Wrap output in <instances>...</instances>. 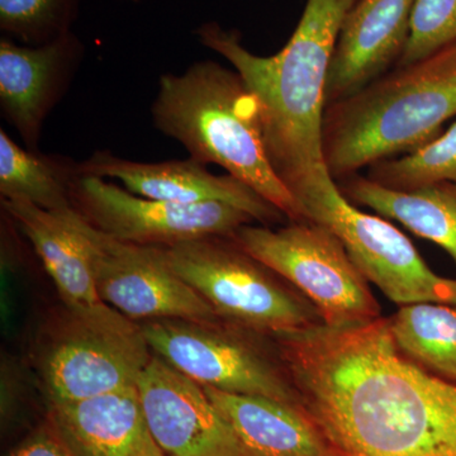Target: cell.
<instances>
[{"label":"cell","instance_id":"obj_1","mask_svg":"<svg viewBox=\"0 0 456 456\" xmlns=\"http://www.w3.org/2000/svg\"><path fill=\"white\" fill-rule=\"evenodd\" d=\"M272 336L332 456H456V384L404 358L386 317Z\"/></svg>","mask_w":456,"mask_h":456},{"label":"cell","instance_id":"obj_2","mask_svg":"<svg viewBox=\"0 0 456 456\" xmlns=\"http://www.w3.org/2000/svg\"><path fill=\"white\" fill-rule=\"evenodd\" d=\"M355 2L307 0L292 37L272 56L251 53L239 32L217 22L203 23L194 31L198 41L226 59L256 95L269 160L288 189L325 164L327 80L342 23Z\"/></svg>","mask_w":456,"mask_h":456},{"label":"cell","instance_id":"obj_3","mask_svg":"<svg viewBox=\"0 0 456 456\" xmlns=\"http://www.w3.org/2000/svg\"><path fill=\"white\" fill-rule=\"evenodd\" d=\"M152 122L191 159L218 165L284 213L305 220L301 207L270 163L259 101L235 69L203 60L182 74H164Z\"/></svg>","mask_w":456,"mask_h":456},{"label":"cell","instance_id":"obj_4","mask_svg":"<svg viewBox=\"0 0 456 456\" xmlns=\"http://www.w3.org/2000/svg\"><path fill=\"white\" fill-rule=\"evenodd\" d=\"M456 117V44L395 66L355 94L326 107L323 161L338 182L362 167L415 151Z\"/></svg>","mask_w":456,"mask_h":456},{"label":"cell","instance_id":"obj_5","mask_svg":"<svg viewBox=\"0 0 456 456\" xmlns=\"http://www.w3.org/2000/svg\"><path fill=\"white\" fill-rule=\"evenodd\" d=\"M305 220L317 222L340 239L351 259L389 299L401 305L456 303V279L440 277L401 230L379 215L362 212L318 165L289 187Z\"/></svg>","mask_w":456,"mask_h":456},{"label":"cell","instance_id":"obj_6","mask_svg":"<svg viewBox=\"0 0 456 456\" xmlns=\"http://www.w3.org/2000/svg\"><path fill=\"white\" fill-rule=\"evenodd\" d=\"M167 254L222 320L266 335L325 325L307 297L231 237L191 240L167 248Z\"/></svg>","mask_w":456,"mask_h":456},{"label":"cell","instance_id":"obj_7","mask_svg":"<svg viewBox=\"0 0 456 456\" xmlns=\"http://www.w3.org/2000/svg\"><path fill=\"white\" fill-rule=\"evenodd\" d=\"M150 349L202 387L302 407L277 341L228 321L139 323Z\"/></svg>","mask_w":456,"mask_h":456},{"label":"cell","instance_id":"obj_8","mask_svg":"<svg viewBox=\"0 0 456 456\" xmlns=\"http://www.w3.org/2000/svg\"><path fill=\"white\" fill-rule=\"evenodd\" d=\"M228 237L307 297L326 326L344 329L382 317L368 279L323 224L311 220L279 228L250 224Z\"/></svg>","mask_w":456,"mask_h":456},{"label":"cell","instance_id":"obj_9","mask_svg":"<svg viewBox=\"0 0 456 456\" xmlns=\"http://www.w3.org/2000/svg\"><path fill=\"white\" fill-rule=\"evenodd\" d=\"M93 277L102 301L134 322L222 318L171 266L167 248L121 241L86 220Z\"/></svg>","mask_w":456,"mask_h":456},{"label":"cell","instance_id":"obj_10","mask_svg":"<svg viewBox=\"0 0 456 456\" xmlns=\"http://www.w3.org/2000/svg\"><path fill=\"white\" fill-rule=\"evenodd\" d=\"M71 200L74 208L102 232L131 244L159 248L206 237H228L255 222L230 204L150 200L92 175L77 179Z\"/></svg>","mask_w":456,"mask_h":456},{"label":"cell","instance_id":"obj_11","mask_svg":"<svg viewBox=\"0 0 456 456\" xmlns=\"http://www.w3.org/2000/svg\"><path fill=\"white\" fill-rule=\"evenodd\" d=\"M152 354L139 323L128 318L102 322L69 314L66 326L42 358V379L50 403L134 387Z\"/></svg>","mask_w":456,"mask_h":456},{"label":"cell","instance_id":"obj_12","mask_svg":"<svg viewBox=\"0 0 456 456\" xmlns=\"http://www.w3.org/2000/svg\"><path fill=\"white\" fill-rule=\"evenodd\" d=\"M152 436L169 456H250L200 384L152 354L137 380Z\"/></svg>","mask_w":456,"mask_h":456},{"label":"cell","instance_id":"obj_13","mask_svg":"<svg viewBox=\"0 0 456 456\" xmlns=\"http://www.w3.org/2000/svg\"><path fill=\"white\" fill-rule=\"evenodd\" d=\"M86 55L73 31L40 46L0 41V114L29 150H38L47 117L64 98Z\"/></svg>","mask_w":456,"mask_h":456},{"label":"cell","instance_id":"obj_14","mask_svg":"<svg viewBox=\"0 0 456 456\" xmlns=\"http://www.w3.org/2000/svg\"><path fill=\"white\" fill-rule=\"evenodd\" d=\"M82 175L119 180L125 189L150 200L179 204L224 203L237 207L263 226L289 222L283 212L254 189L231 175H215L207 165L189 158L140 163L110 151H95L80 161Z\"/></svg>","mask_w":456,"mask_h":456},{"label":"cell","instance_id":"obj_15","mask_svg":"<svg viewBox=\"0 0 456 456\" xmlns=\"http://www.w3.org/2000/svg\"><path fill=\"white\" fill-rule=\"evenodd\" d=\"M2 207L40 257L70 316L102 322L127 318L99 297L86 218L74 207L50 211L23 200H2Z\"/></svg>","mask_w":456,"mask_h":456},{"label":"cell","instance_id":"obj_16","mask_svg":"<svg viewBox=\"0 0 456 456\" xmlns=\"http://www.w3.org/2000/svg\"><path fill=\"white\" fill-rule=\"evenodd\" d=\"M416 0H356L332 56L326 107L355 94L397 64L406 47Z\"/></svg>","mask_w":456,"mask_h":456},{"label":"cell","instance_id":"obj_17","mask_svg":"<svg viewBox=\"0 0 456 456\" xmlns=\"http://www.w3.org/2000/svg\"><path fill=\"white\" fill-rule=\"evenodd\" d=\"M47 419L79 456H167L150 430L137 386L50 403Z\"/></svg>","mask_w":456,"mask_h":456},{"label":"cell","instance_id":"obj_18","mask_svg":"<svg viewBox=\"0 0 456 456\" xmlns=\"http://www.w3.org/2000/svg\"><path fill=\"white\" fill-rule=\"evenodd\" d=\"M250 456H332L303 408L203 387Z\"/></svg>","mask_w":456,"mask_h":456},{"label":"cell","instance_id":"obj_19","mask_svg":"<svg viewBox=\"0 0 456 456\" xmlns=\"http://www.w3.org/2000/svg\"><path fill=\"white\" fill-rule=\"evenodd\" d=\"M342 196L356 207H365L450 255L456 265V182H437L397 191L378 184L367 175L353 174L338 180Z\"/></svg>","mask_w":456,"mask_h":456},{"label":"cell","instance_id":"obj_20","mask_svg":"<svg viewBox=\"0 0 456 456\" xmlns=\"http://www.w3.org/2000/svg\"><path fill=\"white\" fill-rule=\"evenodd\" d=\"M79 176L77 161L18 145L0 130L2 200H23L50 211L71 208V193Z\"/></svg>","mask_w":456,"mask_h":456},{"label":"cell","instance_id":"obj_21","mask_svg":"<svg viewBox=\"0 0 456 456\" xmlns=\"http://www.w3.org/2000/svg\"><path fill=\"white\" fill-rule=\"evenodd\" d=\"M387 326L395 347L417 367L456 384V303L401 305Z\"/></svg>","mask_w":456,"mask_h":456},{"label":"cell","instance_id":"obj_22","mask_svg":"<svg viewBox=\"0 0 456 456\" xmlns=\"http://www.w3.org/2000/svg\"><path fill=\"white\" fill-rule=\"evenodd\" d=\"M368 169L369 179L397 191L431 183L456 182V121L415 151L399 159H386Z\"/></svg>","mask_w":456,"mask_h":456},{"label":"cell","instance_id":"obj_23","mask_svg":"<svg viewBox=\"0 0 456 456\" xmlns=\"http://www.w3.org/2000/svg\"><path fill=\"white\" fill-rule=\"evenodd\" d=\"M80 0H0V29L28 46L49 44L71 32Z\"/></svg>","mask_w":456,"mask_h":456},{"label":"cell","instance_id":"obj_24","mask_svg":"<svg viewBox=\"0 0 456 456\" xmlns=\"http://www.w3.org/2000/svg\"><path fill=\"white\" fill-rule=\"evenodd\" d=\"M456 44V0H416L406 47L395 66L419 60Z\"/></svg>","mask_w":456,"mask_h":456},{"label":"cell","instance_id":"obj_25","mask_svg":"<svg viewBox=\"0 0 456 456\" xmlns=\"http://www.w3.org/2000/svg\"><path fill=\"white\" fill-rule=\"evenodd\" d=\"M8 456H79L68 443L62 439L61 435L50 424L42 426L31 436L27 437L20 445H18Z\"/></svg>","mask_w":456,"mask_h":456},{"label":"cell","instance_id":"obj_26","mask_svg":"<svg viewBox=\"0 0 456 456\" xmlns=\"http://www.w3.org/2000/svg\"><path fill=\"white\" fill-rule=\"evenodd\" d=\"M121 2L140 3L141 0H121Z\"/></svg>","mask_w":456,"mask_h":456}]
</instances>
